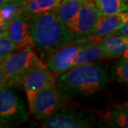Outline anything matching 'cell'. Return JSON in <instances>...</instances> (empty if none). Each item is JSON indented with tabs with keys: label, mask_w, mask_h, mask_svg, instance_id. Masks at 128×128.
<instances>
[{
	"label": "cell",
	"mask_w": 128,
	"mask_h": 128,
	"mask_svg": "<svg viewBox=\"0 0 128 128\" xmlns=\"http://www.w3.org/2000/svg\"><path fill=\"white\" fill-rule=\"evenodd\" d=\"M84 1L89 0H61L54 10V13L60 22L67 25L77 14Z\"/></svg>",
	"instance_id": "cell-15"
},
{
	"label": "cell",
	"mask_w": 128,
	"mask_h": 128,
	"mask_svg": "<svg viewBox=\"0 0 128 128\" xmlns=\"http://www.w3.org/2000/svg\"><path fill=\"white\" fill-rule=\"evenodd\" d=\"M56 84L55 75L50 73L46 64L37 60L24 76L22 81V86L27 97L28 104L34 98L43 88Z\"/></svg>",
	"instance_id": "cell-8"
},
{
	"label": "cell",
	"mask_w": 128,
	"mask_h": 128,
	"mask_svg": "<svg viewBox=\"0 0 128 128\" xmlns=\"http://www.w3.org/2000/svg\"><path fill=\"white\" fill-rule=\"evenodd\" d=\"M100 44L107 58H116L122 56L128 58L125 54H128V37L109 34L101 38Z\"/></svg>",
	"instance_id": "cell-12"
},
{
	"label": "cell",
	"mask_w": 128,
	"mask_h": 128,
	"mask_svg": "<svg viewBox=\"0 0 128 128\" xmlns=\"http://www.w3.org/2000/svg\"><path fill=\"white\" fill-rule=\"evenodd\" d=\"M102 122L110 128H128V103L117 105L112 110L102 114Z\"/></svg>",
	"instance_id": "cell-14"
},
{
	"label": "cell",
	"mask_w": 128,
	"mask_h": 128,
	"mask_svg": "<svg viewBox=\"0 0 128 128\" xmlns=\"http://www.w3.org/2000/svg\"><path fill=\"white\" fill-rule=\"evenodd\" d=\"M127 18H128L127 12L114 15L100 16L92 28L91 38L100 41L102 37L114 33Z\"/></svg>",
	"instance_id": "cell-11"
},
{
	"label": "cell",
	"mask_w": 128,
	"mask_h": 128,
	"mask_svg": "<svg viewBox=\"0 0 128 128\" xmlns=\"http://www.w3.org/2000/svg\"><path fill=\"white\" fill-rule=\"evenodd\" d=\"M85 42H73L64 48L53 50L46 64L50 73L58 75L72 68L78 51Z\"/></svg>",
	"instance_id": "cell-9"
},
{
	"label": "cell",
	"mask_w": 128,
	"mask_h": 128,
	"mask_svg": "<svg viewBox=\"0 0 128 128\" xmlns=\"http://www.w3.org/2000/svg\"><path fill=\"white\" fill-rule=\"evenodd\" d=\"M5 86V78L2 64L0 63V90Z\"/></svg>",
	"instance_id": "cell-22"
},
{
	"label": "cell",
	"mask_w": 128,
	"mask_h": 128,
	"mask_svg": "<svg viewBox=\"0 0 128 128\" xmlns=\"http://www.w3.org/2000/svg\"><path fill=\"white\" fill-rule=\"evenodd\" d=\"M30 35L34 46L41 50H55L74 42L73 31L60 22L54 11L28 16Z\"/></svg>",
	"instance_id": "cell-1"
},
{
	"label": "cell",
	"mask_w": 128,
	"mask_h": 128,
	"mask_svg": "<svg viewBox=\"0 0 128 128\" xmlns=\"http://www.w3.org/2000/svg\"><path fill=\"white\" fill-rule=\"evenodd\" d=\"M39 59L36 53L28 48L14 52L2 64L5 78V86H22V81L32 66Z\"/></svg>",
	"instance_id": "cell-5"
},
{
	"label": "cell",
	"mask_w": 128,
	"mask_h": 128,
	"mask_svg": "<svg viewBox=\"0 0 128 128\" xmlns=\"http://www.w3.org/2000/svg\"><path fill=\"white\" fill-rule=\"evenodd\" d=\"M60 2L61 0H26L21 15L31 16L41 12L53 11Z\"/></svg>",
	"instance_id": "cell-16"
},
{
	"label": "cell",
	"mask_w": 128,
	"mask_h": 128,
	"mask_svg": "<svg viewBox=\"0 0 128 128\" xmlns=\"http://www.w3.org/2000/svg\"><path fill=\"white\" fill-rule=\"evenodd\" d=\"M100 16L114 15L128 11L127 0H94Z\"/></svg>",
	"instance_id": "cell-17"
},
{
	"label": "cell",
	"mask_w": 128,
	"mask_h": 128,
	"mask_svg": "<svg viewBox=\"0 0 128 128\" xmlns=\"http://www.w3.org/2000/svg\"><path fill=\"white\" fill-rule=\"evenodd\" d=\"M9 22L7 21H5L4 19L0 18V34L4 32L7 29L9 26Z\"/></svg>",
	"instance_id": "cell-23"
},
{
	"label": "cell",
	"mask_w": 128,
	"mask_h": 128,
	"mask_svg": "<svg viewBox=\"0 0 128 128\" xmlns=\"http://www.w3.org/2000/svg\"><path fill=\"white\" fill-rule=\"evenodd\" d=\"M105 58L107 57L101 47L100 41L90 38L84 43L83 46L78 51L73 64V67L85 64H94Z\"/></svg>",
	"instance_id": "cell-13"
},
{
	"label": "cell",
	"mask_w": 128,
	"mask_h": 128,
	"mask_svg": "<svg viewBox=\"0 0 128 128\" xmlns=\"http://www.w3.org/2000/svg\"><path fill=\"white\" fill-rule=\"evenodd\" d=\"M11 0H0V8L2 7L4 5L6 4V3H8Z\"/></svg>",
	"instance_id": "cell-24"
},
{
	"label": "cell",
	"mask_w": 128,
	"mask_h": 128,
	"mask_svg": "<svg viewBox=\"0 0 128 128\" xmlns=\"http://www.w3.org/2000/svg\"><path fill=\"white\" fill-rule=\"evenodd\" d=\"M26 0H11L0 8V18L10 23L14 18L21 15Z\"/></svg>",
	"instance_id": "cell-18"
},
{
	"label": "cell",
	"mask_w": 128,
	"mask_h": 128,
	"mask_svg": "<svg viewBox=\"0 0 128 128\" xmlns=\"http://www.w3.org/2000/svg\"><path fill=\"white\" fill-rule=\"evenodd\" d=\"M64 92L56 84L44 88L28 104L29 109L37 119L46 120L67 105L68 99Z\"/></svg>",
	"instance_id": "cell-3"
},
{
	"label": "cell",
	"mask_w": 128,
	"mask_h": 128,
	"mask_svg": "<svg viewBox=\"0 0 128 128\" xmlns=\"http://www.w3.org/2000/svg\"><path fill=\"white\" fill-rule=\"evenodd\" d=\"M100 12L93 0L84 1L76 14L67 24L74 34V42L82 43L91 38V33Z\"/></svg>",
	"instance_id": "cell-7"
},
{
	"label": "cell",
	"mask_w": 128,
	"mask_h": 128,
	"mask_svg": "<svg viewBox=\"0 0 128 128\" xmlns=\"http://www.w3.org/2000/svg\"><path fill=\"white\" fill-rule=\"evenodd\" d=\"M96 118L91 112L64 106L48 119L43 121L44 128H87L96 124Z\"/></svg>",
	"instance_id": "cell-6"
},
{
	"label": "cell",
	"mask_w": 128,
	"mask_h": 128,
	"mask_svg": "<svg viewBox=\"0 0 128 128\" xmlns=\"http://www.w3.org/2000/svg\"><path fill=\"white\" fill-rule=\"evenodd\" d=\"M16 50V47L11 41L6 30L0 34V63L4 61Z\"/></svg>",
	"instance_id": "cell-19"
},
{
	"label": "cell",
	"mask_w": 128,
	"mask_h": 128,
	"mask_svg": "<svg viewBox=\"0 0 128 128\" xmlns=\"http://www.w3.org/2000/svg\"><path fill=\"white\" fill-rule=\"evenodd\" d=\"M115 34H118L120 36H123L128 37V18L125 19L119 28L113 33Z\"/></svg>",
	"instance_id": "cell-21"
},
{
	"label": "cell",
	"mask_w": 128,
	"mask_h": 128,
	"mask_svg": "<svg viewBox=\"0 0 128 128\" xmlns=\"http://www.w3.org/2000/svg\"><path fill=\"white\" fill-rule=\"evenodd\" d=\"M12 88L4 86L0 90L1 127H18L28 120V109Z\"/></svg>",
	"instance_id": "cell-4"
},
{
	"label": "cell",
	"mask_w": 128,
	"mask_h": 128,
	"mask_svg": "<svg viewBox=\"0 0 128 128\" xmlns=\"http://www.w3.org/2000/svg\"><path fill=\"white\" fill-rule=\"evenodd\" d=\"M108 82L105 66L85 64L75 66L56 78V85L66 93L90 96L100 90Z\"/></svg>",
	"instance_id": "cell-2"
},
{
	"label": "cell",
	"mask_w": 128,
	"mask_h": 128,
	"mask_svg": "<svg viewBox=\"0 0 128 128\" xmlns=\"http://www.w3.org/2000/svg\"><path fill=\"white\" fill-rule=\"evenodd\" d=\"M113 74L117 80L120 82L128 81V61L127 57H124L115 64Z\"/></svg>",
	"instance_id": "cell-20"
},
{
	"label": "cell",
	"mask_w": 128,
	"mask_h": 128,
	"mask_svg": "<svg viewBox=\"0 0 128 128\" xmlns=\"http://www.w3.org/2000/svg\"><path fill=\"white\" fill-rule=\"evenodd\" d=\"M16 49L23 50L34 47L30 35V19L28 16L19 15L10 22L6 29Z\"/></svg>",
	"instance_id": "cell-10"
}]
</instances>
